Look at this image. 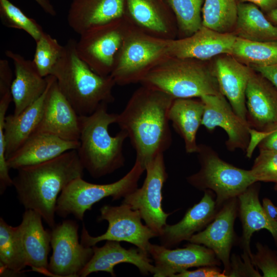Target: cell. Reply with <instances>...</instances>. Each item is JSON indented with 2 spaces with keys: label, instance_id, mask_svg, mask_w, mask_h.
I'll return each mask as SVG.
<instances>
[{
  "label": "cell",
  "instance_id": "obj_1",
  "mask_svg": "<svg viewBox=\"0 0 277 277\" xmlns=\"http://www.w3.org/2000/svg\"><path fill=\"white\" fill-rule=\"evenodd\" d=\"M174 100L163 91L141 85L117 114L115 123L127 134L136 152L135 160L145 169L171 145L168 114Z\"/></svg>",
  "mask_w": 277,
  "mask_h": 277
},
{
  "label": "cell",
  "instance_id": "obj_2",
  "mask_svg": "<svg viewBox=\"0 0 277 277\" xmlns=\"http://www.w3.org/2000/svg\"><path fill=\"white\" fill-rule=\"evenodd\" d=\"M84 170L77 150H71L50 160L18 169L13 186L25 209L36 211L53 228L58 195L70 182L82 177Z\"/></svg>",
  "mask_w": 277,
  "mask_h": 277
},
{
  "label": "cell",
  "instance_id": "obj_3",
  "mask_svg": "<svg viewBox=\"0 0 277 277\" xmlns=\"http://www.w3.org/2000/svg\"><path fill=\"white\" fill-rule=\"evenodd\" d=\"M76 41L69 39L51 75L62 93L79 116L93 113L103 103L114 102L112 90L116 85L110 76L94 72L78 56Z\"/></svg>",
  "mask_w": 277,
  "mask_h": 277
},
{
  "label": "cell",
  "instance_id": "obj_4",
  "mask_svg": "<svg viewBox=\"0 0 277 277\" xmlns=\"http://www.w3.org/2000/svg\"><path fill=\"white\" fill-rule=\"evenodd\" d=\"M107 105L102 104L92 114L80 116L77 151L84 169L95 179L114 172L125 162L123 146L128 135L122 130L115 136L110 135L109 127L116 123L117 114L109 113Z\"/></svg>",
  "mask_w": 277,
  "mask_h": 277
},
{
  "label": "cell",
  "instance_id": "obj_5",
  "mask_svg": "<svg viewBox=\"0 0 277 277\" xmlns=\"http://www.w3.org/2000/svg\"><path fill=\"white\" fill-rule=\"evenodd\" d=\"M174 99L221 93L212 67L206 61L167 56L140 82Z\"/></svg>",
  "mask_w": 277,
  "mask_h": 277
},
{
  "label": "cell",
  "instance_id": "obj_6",
  "mask_svg": "<svg viewBox=\"0 0 277 277\" xmlns=\"http://www.w3.org/2000/svg\"><path fill=\"white\" fill-rule=\"evenodd\" d=\"M167 41L147 34L130 22L110 74L115 84L140 83L151 69L168 55Z\"/></svg>",
  "mask_w": 277,
  "mask_h": 277
},
{
  "label": "cell",
  "instance_id": "obj_7",
  "mask_svg": "<svg viewBox=\"0 0 277 277\" xmlns=\"http://www.w3.org/2000/svg\"><path fill=\"white\" fill-rule=\"evenodd\" d=\"M145 168L135 160L130 170L118 181L106 184L87 182L82 177L70 182L62 190L57 199L55 212L62 217L73 215L83 221L85 212L101 200L111 197L118 200L135 190Z\"/></svg>",
  "mask_w": 277,
  "mask_h": 277
},
{
  "label": "cell",
  "instance_id": "obj_8",
  "mask_svg": "<svg viewBox=\"0 0 277 277\" xmlns=\"http://www.w3.org/2000/svg\"><path fill=\"white\" fill-rule=\"evenodd\" d=\"M196 153L200 169L186 180L198 190L212 191L219 207L257 182L250 170L241 169L224 161L209 146L199 144Z\"/></svg>",
  "mask_w": 277,
  "mask_h": 277
},
{
  "label": "cell",
  "instance_id": "obj_9",
  "mask_svg": "<svg viewBox=\"0 0 277 277\" xmlns=\"http://www.w3.org/2000/svg\"><path fill=\"white\" fill-rule=\"evenodd\" d=\"M130 25L125 15L82 33L76 43L78 56L97 74L110 75L115 58Z\"/></svg>",
  "mask_w": 277,
  "mask_h": 277
},
{
  "label": "cell",
  "instance_id": "obj_10",
  "mask_svg": "<svg viewBox=\"0 0 277 277\" xmlns=\"http://www.w3.org/2000/svg\"><path fill=\"white\" fill-rule=\"evenodd\" d=\"M100 210L101 214L97 221H107L108 228L104 233L92 236L84 225L81 243L85 246L92 247L103 241H114L131 243L147 251L149 240L158 237L148 226L143 224L139 211L133 210L126 204L116 206L105 205Z\"/></svg>",
  "mask_w": 277,
  "mask_h": 277
},
{
  "label": "cell",
  "instance_id": "obj_11",
  "mask_svg": "<svg viewBox=\"0 0 277 277\" xmlns=\"http://www.w3.org/2000/svg\"><path fill=\"white\" fill-rule=\"evenodd\" d=\"M145 170L146 176L142 186L125 196L122 203L138 211L146 225L159 237L167 224L168 217L172 213L165 212L162 206V190L168 178L164 153L157 155Z\"/></svg>",
  "mask_w": 277,
  "mask_h": 277
},
{
  "label": "cell",
  "instance_id": "obj_12",
  "mask_svg": "<svg viewBox=\"0 0 277 277\" xmlns=\"http://www.w3.org/2000/svg\"><path fill=\"white\" fill-rule=\"evenodd\" d=\"M78 225L67 220L55 225L50 231L52 256L48 266V275L79 276V273L93 254L92 247L78 241Z\"/></svg>",
  "mask_w": 277,
  "mask_h": 277
},
{
  "label": "cell",
  "instance_id": "obj_13",
  "mask_svg": "<svg viewBox=\"0 0 277 277\" xmlns=\"http://www.w3.org/2000/svg\"><path fill=\"white\" fill-rule=\"evenodd\" d=\"M47 77L48 86L42 116L34 133H47L67 141H79L80 116L62 93L55 76Z\"/></svg>",
  "mask_w": 277,
  "mask_h": 277
},
{
  "label": "cell",
  "instance_id": "obj_14",
  "mask_svg": "<svg viewBox=\"0 0 277 277\" xmlns=\"http://www.w3.org/2000/svg\"><path fill=\"white\" fill-rule=\"evenodd\" d=\"M172 249L150 243L147 251L154 262V277H174L190 268L220 266L221 262L210 248L190 243Z\"/></svg>",
  "mask_w": 277,
  "mask_h": 277
},
{
  "label": "cell",
  "instance_id": "obj_15",
  "mask_svg": "<svg viewBox=\"0 0 277 277\" xmlns=\"http://www.w3.org/2000/svg\"><path fill=\"white\" fill-rule=\"evenodd\" d=\"M200 99L204 106L202 125L209 131L217 127L222 128L227 135L225 144L229 151L241 149L246 151L250 141L251 128L235 113L226 98L220 93L204 95Z\"/></svg>",
  "mask_w": 277,
  "mask_h": 277
},
{
  "label": "cell",
  "instance_id": "obj_16",
  "mask_svg": "<svg viewBox=\"0 0 277 277\" xmlns=\"http://www.w3.org/2000/svg\"><path fill=\"white\" fill-rule=\"evenodd\" d=\"M238 210L237 197L226 201L206 227L193 235L188 241L211 249L224 265L223 271L226 276L230 270L231 250L236 241L234 223Z\"/></svg>",
  "mask_w": 277,
  "mask_h": 277
},
{
  "label": "cell",
  "instance_id": "obj_17",
  "mask_svg": "<svg viewBox=\"0 0 277 277\" xmlns=\"http://www.w3.org/2000/svg\"><path fill=\"white\" fill-rule=\"evenodd\" d=\"M236 38L233 33H220L202 26L191 35L168 39V54L206 61L220 55H231Z\"/></svg>",
  "mask_w": 277,
  "mask_h": 277
},
{
  "label": "cell",
  "instance_id": "obj_18",
  "mask_svg": "<svg viewBox=\"0 0 277 277\" xmlns=\"http://www.w3.org/2000/svg\"><path fill=\"white\" fill-rule=\"evenodd\" d=\"M125 15L132 24L151 36L165 39L177 37L175 18L165 0H126Z\"/></svg>",
  "mask_w": 277,
  "mask_h": 277
},
{
  "label": "cell",
  "instance_id": "obj_19",
  "mask_svg": "<svg viewBox=\"0 0 277 277\" xmlns=\"http://www.w3.org/2000/svg\"><path fill=\"white\" fill-rule=\"evenodd\" d=\"M246 120L249 127L268 132L277 126V89L254 70L246 90Z\"/></svg>",
  "mask_w": 277,
  "mask_h": 277
},
{
  "label": "cell",
  "instance_id": "obj_20",
  "mask_svg": "<svg viewBox=\"0 0 277 277\" xmlns=\"http://www.w3.org/2000/svg\"><path fill=\"white\" fill-rule=\"evenodd\" d=\"M93 254L84 268L79 273V276L86 277L93 272L104 271L115 276L114 267L121 263H129L135 266L142 275H147L154 273L152 259L147 251L139 248L126 249L120 242L106 241L105 244L98 247H92Z\"/></svg>",
  "mask_w": 277,
  "mask_h": 277
},
{
  "label": "cell",
  "instance_id": "obj_21",
  "mask_svg": "<svg viewBox=\"0 0 277 277\" xmlns=\"http://www.w3.org/2000/svg\"><path fill=\"white\" fill-rule=\"evenodd\" d=\"M212 69L221 93L235 113L247 122L246 90L254 70L230 54L219 55Z\"/></svg>",
  "mask_w": 277,
  "mask_h": 277
},
{
  "label": "cell",
  "instance_id": "obj_22",
  "mask_svg": "<svg viewBox=\"0 0 277 277\" xmlns=\"http://www.w3.org/2000/svg\"><path fill=\"white\" fill-rule=\"evenodd\" d=\"M199 203L189 208L183 219L173 225L166 224L159 236L161 245L168 248L188 241L195 232L205 229L213 220L219 209L215 193L206 190Z\"/></svg>",
  "mask_w": 277,
  "mask_h": 277
},
{
  "label": "cell",
  "instance_id": "obj_23",
  "mask_svg": "<svg viewBox=\"0 0 277 277\" xmlns=\"http://www.w3.org/2000/svg\"><path fill=\"white\" fill-rule=\"evenodd\" d=\"M5 53L12 60L14 67L15 78L10 92L14 105L13 114L17 115L44 94L48 78L40 74L33 61L11 50Z\"/></svg>",
  "mask_w": 277,
  "mask_h": 277
},
{
  "label": "cell",
  "instance_id": "obj_24",
  "mask_svg": "<svg viewBox=\"0 0 277 277\" xmlns=\"http://www.w3.org/2000/svg\"><path fill=\"white\" fill-rule=\"evenodd\" d=\"M126 0H72L67 22L75 32L85 31L125 14Z\"/></svg>",
  "mask_w": 277,
  "mask_h": 277
},
{
  "label": "cell",
  "instance_id": "obj_25",
  "mask_svg": "<svg viewBox=\"0 0 277 277\" xmlns=\"http://www.w3.org/2000/svg\"><path fill=\"white\" fill-rule=\"evenodd\" d=\"M42 219L36 211L26 209L18 226L27 266L48 275L51 235L50 231L44 229Z\"/></svg>",
  "mask_w": 277,
  "mask_h": 277
},
{
  "label": "cell",
  "instance_id": "obj_26",
  "mask_svg": "<svg viewBox=\"0 0 277 277\" xmlns=\"http://www.w3.org/2000/svg\"><path fill=\"white\" fill-rule=\"evenodd\" d=\"M258 182L251 185L238 197L239 217L242 225L240 246L251 261V238L254 232L268 230L277 245V222L270 220L265 213L259 200L260 185Z\"/></svg>",
  "mask_w": 277,
  "mask_h": 277
},
{
  "label": "cell",
  "instance_id": "obj_27",
  "mask_svg": "<svg viewBox=\"0 0 277 277\" xmlns=\"http://www.w3.org/2000/svg\"><path fill=\"white\" fill-rule=\"evenodd\" d=\"M79 145V141H67L47 133H34L7 159L8 166L9 169L17 170L41 163L67 151L77 150Z\"/></svg>",
  "mask_w": 277,
  "mask_h": 277
},
{
  "label": "cell",
  "instance_id": "obj_28",
  "mask_svg": "<svg viewBox=\"0 0 277 277\" xmlns=\"http://www.w3.org/2000/svg\"><path fill=\"white\" fill-rule=\"evenodd\" d=\"M204 106L200 98H176L169 111V119L183 139L188 153H196V134L202 125Z\"/></svg>",
  "mask_w": 277,
  "mask_h": 277
},
{
  "label": "cell",
  "instance_id": "obj_29",
  "mask_svg": "<svg viewBox=\"0 0 277 277\" xmlns=\"http://www.w3.org/2000/svg\"><path fill=\"white\" fill-rule=\"evenodd\" d=\"M47 89L48 86L38 99L18 115H6L4 135L7 159L15 152L36 130L42 118Z\"/></svg>",
  "mask_w": 277,
  "mask_h": 277
},
{
  "label": "cell",
  "instance_id": "obj_30",
  "mask_svg": "<svg viewBox=\"0 0 277 277\" xmlns=\"http://www.w3.org/2000/svg\"><path fill=\"white\" fill-rule=\"evenodd\" d=\"M233 33L238 37L248 41H277V26L270 22L257 6L250 3L239 4Z\"/></svg>",
  "mask_w": 277,
  "mask_h": 277
},
{
  "label": "cell",
  "instance_id": "obj_31",
  "mask_svg": "<svg viewBox=\"0 0 277 277\" xmlns=\"http://www.w3.org/2000/svg\"><path fill=\"white\" fill-rule=\"evenodd\" d=\"M27 266L18 226L0 219L1 276L19 274Z\"/></svg>",
  "mask_w": 277,
  "mask_h": 277
},
{
  "label": "cell",
  "instance_id": "obj_32",
  "mask_svg": "<svg viewBox=\"0 0 277 277\" xmlns=\"http://www.w3.org/2000/svg\"><path fill=\"white\" fill-rule=\"evenodd\" d=\"M231 55L252 68L277 64V41L256 42L236 38Z\"/></svg>",
  "mask_w": 277,
  "mask_h": 277
},
{
  "label": "cell",
  "instance_id": "obj_33",
  "mask_svg": "<svg viewBox=\"0 0 277 277\" xmlns=\"http://www.w3.org/2000/svg\"><path fill=\"white\" fill-rule=\"evenodd\" d=\"M239 4L238 0H204L203 26L220 33H233Z\"/></svg>",
  "mask_w": 277,
  "mask_h": 277
},
{
  "label": "cell",
  "instance_id": "obj_34",
  "mask_svg": "<svg viewBox=\"0 0 277 277\" xmlns=\"http://www.w3.org/2000/svg\"><path fill=\"white\" fill-rule=\"evenodd\" d=\"M175 18L177 38L191 35L203 26L202 6L204 0H165Z\"/></svg>",
  "mask_w": 277,
  "mask_h": 277
},
{
  "label": "cell",
  "instance_id": "obj_35",
  "mask_svg": "<svg viewBox=\"0 0 277 277\" xmlns=\"http://www.w3.org/2000/svg\"><path fill=\"white\" fill-rule=\"evenodd\" d=\"M0 17L4 26L24 30L35 42L45 33L35 19L28 17L9 0H0Z\"/></svg>",
  "mask_w": 277,
  "mask_h": 277
},
{
  "label": "cell",
  "instance_id": "obj_36",
  "mask_svg": "<svg viewBox=\"0 0 277 277\" xmlns=\"http://www.w3.org/2000/svg\"><path fill=\"white\" fill-rule=\"evenodd\" d=\"M33 62L43 77L51 75L52 70L63 53L64 46L49 34L44 33L36 42Z\"/></svg>",
  "mask_w": 277,
  "mask_h": 277
},
{
  "label": "cell",
  "instance_id": "obj_37",
  "mask_svg": "<svg viewBox=\"0 0 277 277\" xmlns=\"http://www.w3.org/2000/svg\"><path fill=\"white\" fill-rule=\"evenodd\" d=\"M12 101L11 92L0 96V193L3 194L7 187L13 186V179L9 174L10 169L5 154L4 122L6 112Z\"/></svg>",
  "mask_w": 277,
  "mask_h": 277
},
{
  "label": "cell",
  "instance_id": "obj_38",
  "mask_svg": "<svg viewBox=\"0 0 277 277\" xmlns=\"http://www.w3.org/2000/svg\"><path fill=\"white\" fill-rule=\"evenodd\" d=\"M256 182L277 183V152L261 150L250 169Z\"/></svg>",
  "mask_w": 277,
  "mask_h": 277
},
{
  "label": "cell",
  "instance_id": "obj_39",
  "mask_svg": "<svg viewBox=\"0 0 277 277\" xmlns=\"http://www.w3.org/2000/svg\"><path fill=\"white\" fill-rule=\"evenodd\" d=\"M256 252L252 254L251 262L263 273V277H277L276 252L260 242L256 244Z\"/></svg>",
  "mask_w": 277,
  "mask_h": 277
},
{
  "label": "cell",
  "instance_id": "obj_40",
  "mask_svg": "<svg viewBox=\"0 0 277 277\" xmlns=\"http://www.w3.org/2000/svg\"><path fill=\"white\" fill-rule=\"evenodd\" d=\"M242 257L244 263L235 255H232L230 259V270L228 276H262L259 272L253 269L252 266L253 264L247 253H244Z\"/></svg>",
  "mask_w": 277,
  "mask_h": 277
},
{
  "label": "cell",
  "instance_id": "obj_41",
  "mask_svg": "<svg viewBox=\"0 0 277 277\" xmlns=\"http://www.w3.org/2000/svg\"><path fill=\"white\" fill-rule=\"evenodd\" d=\"M174 277H226L216 266H205L194 270H187Z\"/></svg>",
  "mask_w": 277,
  "mask_h": 277
},
{
  "label": "cell",
  "instance_id": "obj_42",
  "mask_svg": "<svg viewBox=\"0 0 277 277\" xmlns=\"http://www.w3.org/2000/svg\"><path fill=\"white\" fill-rule=\"evenodd\" d=\"M13 82L12 72L6 60H0V96L10 91Z\"/></svg>",
  "mask_w": 277,
  "mask_h": 277
},
{
  "label": "cell",
  "instance_id": "obj_43",
  "mask_svg": "<svg viewBox=\"0 0 277 277\" xmlns=\"http://www.w3.org/2000/svg\"><path fill=\"white\" fill-rule=\"evenodd\" d=\"M258 146L260 151L267 150L277 152V129L267 132Z\"/></svg>",
  "mask_w": 277,
  "mask_h": 277
},
{
  "label": "cell",
  "instance_id": "obj_44",
  "mask_svg": "<svg viewBox=\"0 0 277 277\" xmlns=\"http://www.w3.org/2000/svg\"><path fill=\"white\" fill-rule=\"evenodd\" d=\"M269 80L277 89V64L252 68Z\"/></svg>",
  "mask_w": 277,
  "mask_h": 277
},
{
  "label": "cell",
  "instance_id": "obj_45",
  "mask_svg": "<svg viewBox=\"0 0 277 277\" xmlns=\"http://www.w3.org/2000/svg\"><path fill=\"white\" fill-rule=\"evenodd\" d=\"M244 2L252 3L261 10L266 13H268L273 10L277 9V0H242Z\"/></svg>",
  "mask_w": 277,
  "mask_h": 277
},
{
  "label": "cell",
  "instance_id": "obj_46",
  "mask_svg": "<svg viewBox=\"0 0 277 277\" xmlns=\"http://www.w3.org/2000/svg\"><path fill=\"white\" fill-rule=\"evenodd\" d=\"M262 206L267 216L270 220L277 222V206L274 205L272 201L267 197L263 199Z\"/></svg>",
  "mask_w": 277,
  "mask_h": 277
},
{
  "label": "cell",
  "instance_id": "obj_47",
  "mask_svg": "<svg viewBox=\"0 0 277 277\" xmlns=\"http://www.w3.org/2000/svg\"><path fill=\"white\" fill-rule=\"evenodd\" d=\"M42 9L47 14L51 16H55L56 12L50 0H34Z\"/></svg>",
  "mask_w": 277,
  "mask_h": 277
},
{
  "label": "cell",
  "instance_id": "obj_48",
  "mask_svg": "<svg viewBox=\"0 0 277 277\" xmlns=\"http://www.w3.org/2000/svg\"><path fill=\"white\" fill-rule=\"evenodd\" d=\"M266 17L273 24L277 26V9L267 13Z\"/></svg>",
  "mask_w": 277,
  "mask_h": 277
},
{
  "label": "cell",
  "instance_id": "obj_49",
  "mask_svg": "<svg viewBox=\"0 0 277 277\" xmlns=\"http://www.w3.org/2000/svg\"><path fill=\"white\" fill-rule=\"evenodd\" d=\"M275 185H274V190L277 191V183H275Z\"/></svg>",
  "mask_w": 277,
  "mask_h": 277
},
{
  "label": "cell",
  "instance_id": "obj_50",
  "mask_svg": "<svg viewBox=\"0 0 277 277\" xmlns=\"http://www.w3.org/2000/svg\"><path fill=\"white\" fill-rule=\"evenodd\" d=\"M277 129V126L273 129V130H275V129Z\"/></svg>",
  "mask_w": 277,
  "mask_h": 277
}]
</instances>
